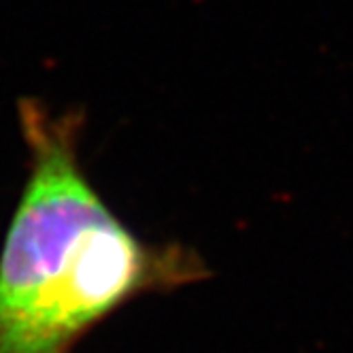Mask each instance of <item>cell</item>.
I'll return each mask as SVG.
<instances>
[{
  "mask_svg": "<svg viewBox=\"0 0 353 353\" xmlns=\"http://www.w3.org/2000/svg\"><path fill=\"white\" fill-rule=\"evenodd\" d=\"M28 179L0 251V353H72L132 300L207 276L192 249L143 241L94 188L83 119L21 100Z\"/></svg>",
  "mask_w": 353,
  "mask_h": 353,
  "instance_id": "6da1fadb",
  "label": "cell"
}]
</instances>
